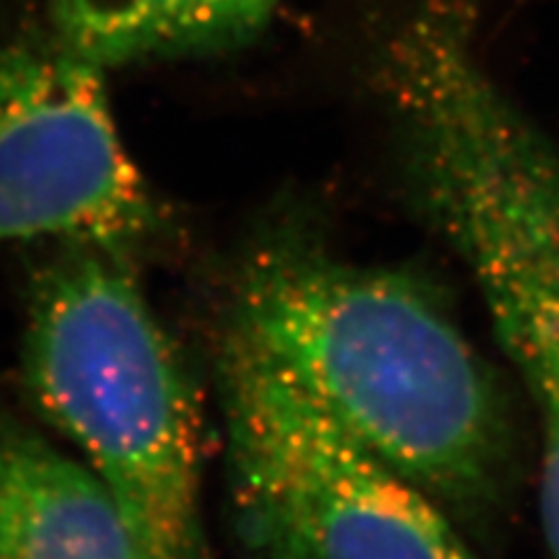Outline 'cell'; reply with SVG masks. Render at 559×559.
Instances as JSON below:
<instances>
[{"mask_svg": "<svg viewBox=\"0 0 559 559\" xmlns=\"http://www.w3.org/2000/svg\"><path fill=\"white\" fill-rule=\"evenodd\" d=\"M226 336L452 518L485 520L501 506L513 466L503 394L448 304L411 271L275 231L242 261Z\"/></svg>", "mask_w": 559, "mask_h": 559, "instance_id": "cell-1", "label": "cell"}, {"mask_svg": "<svg viewBox=\"0 0 559 559\" xmlns=\"http://www.w3.org/2000/svg\"><path fill=\"white\" fill-rule=\"evenodd\" d=\"M378 84L411 199L474 280L536 415L540 527L559 559V150L501 92L462 24L404 35Z\"/></svg>", "mask_w": 559, "mask_h": 559, "instance_id": "cell-2", "label": "cell"}, {"mask_svg": "<svg viewBox=\"0 0 559 559\" xmlns=\"http://www.w3.org/2000/svg\"><path fill=\"white\" fill-rule=\"evenodd\" d=\"M24 373L43 415L108 487L143 559H213L197 396L129 254L75 242L38 277Z\"/></svg>", "mask_w": 559, "mask_h": 559, "instance_id": "cell-3", "label": "cell"}, {"mask_svg": "<svg viewBox=\"0 0 559 559\" xmlns=\"http://www.w3.org/2000/svg\"><path fill=\"white\" fill-rule=\"evenodd\" d=\"M226 464L252 559H478L443 506L226 336Z\"/></svg>", "mask_w": 559, "mask_h": 559, "instance_id": "cell-4", "label": "cell"}, {"mask_svg": "<svg viewBox=\"0 0 559 559\" xmlns=\"http://www.w3.org/2000/svg\"><path fill=\"white\" fill-rule=\"evenodd\" d=\"M156 224L103 68L51 28L0 31V242L57 236L131 254Z\"/></svg>", "mask_w": 559, "mask_h": 559, "instance_id": "cell-5", "label": "cell"}, {"mask_svg": "<svg viewBox=\"0 0 559 559\" xmlns=\"http://www.w3.org/2000/svg\"><path fill=\"white\" fill-rule=\"evenodd\" d=\"M0 559H143L94 471L24 427H0Z\"/></svg>", "mask_w": 559, "mask_h": 559, "instance_id": "cell-6", "label": "cell"}, {"mask_svg": "<svg viewBox=\"0 0 559 559\" xmlns=\"http://www.w3.org/2000/svg\"><path fill=\"white\" fill-rule=\"evenodd\" d=\"M277 0H51L49 28L98 68L203 55L240 45Z\"/></svg>", "mask_w": 559, "mask_h": 559, "instance_id": "cell-7", "label": "cell"}]
</instances>
